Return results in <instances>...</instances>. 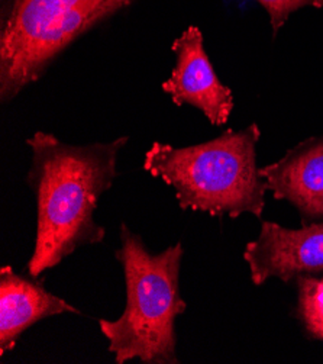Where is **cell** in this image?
<instances>
[{"instance_id": "1", "label": "cell", "mask_w": 323, "mask_h": 364, "mask_svg": "<svg viewBox=\"0 0 323 364\" xmlns=\"http://www.w3.org/2000/svg\"><path fill=\"white\" fill-rule=\"evenodd\" d=\"M128 139L71 145L43 131L26 139L28 185L38 210L37 238L26 264L29 276L38 277L77 248L104 240L106 231L94 221V210L114 185L118 156Z\"/></svg>"}, {"instance_id": "2", "label": "cell", "mask_w": 323, "mask_h": 364, "mask_svg": "<svg viewBox=\"0 0 323 364\" xmlns=\"http://www.w3.org/2000/svg\"><path fill=\"white\" fill-rule=\"evenodd\" d=\"M260 138L258 125L251 124L185 149L157 141L146 153L143 170L174 189L183 210L261 218L268 191L257 166Z\"/></svg>"}, {"instance_id": "3", "label": "cell", "mask_w": 323, "mask_h": 364, "mask_svg": "<svg viewBox=\"0 0 323 364\" xmlns=\"http://www.w3.org/2000/svg\"><path fill=\"white\" fill-rule=\"evenodd\" d=\"M121 248L126 304L121 318L100 319L102 334L118 364L133 358L148 364H175V319L187 304L180 295V269L185 248L178 242L151 254L142 238L121 225Z\"/></svg>"}, {"instance_id": "4", "label": "cell", "mask_w": 323, "mask_h": 364, "mask_svg": "<svg viewBox=\"0 0 323 364\" xmlns=\"http://www.w3.org/2000/svg\"><path fill=\"white\" fill-rule=\"evenodd\" d=\"M133 0H11L0 26V100L38 82L82 35Z\"/></svg>"}, {"instance_id": "5", "label": "cell", "mask_w": 323, "mask_h": 364, "mask_svg": "<svg viewBox=\"0 0 323 364\" xmlns=\"http://www.w3.org/2000/svg\"><path fill=\"white\" fill-rule=\"evenodd\" d=\"M243 260L256 286L273 277L295 283L299 276H322L323 221L303 224L299 230L263 221L260 235L243 250Z\"/></svg>"}, {"instance_id": "6", "label": "cell", "mask_w": 323, "mask_h": 364, "mask_svg": "<svg viewBox=\"0 0 323 364\" xmlns=\"http://www.w3.org/2000/svg\"><path fill=\"white\" fill-rule=\"evenodd\" d=\"M177 61L161 89L175 106L190 105L212 125H225L234 111V95L218 77L204 50L203 35L197 26H189L173 43Z\"/></svg>"}, {"instance_id": "7", "label": "cell", "mask_w": 323, "mask_h": 364, "mask_svg": "<svg viewBox=\"0 0 323 364\" xmlns=\"http://www.w3.org/2000/svg\"><path fill=\"white\" fill-rule=\"evenodd\" d=\"M260 174L274 199L299 212L302 225L323 221V134L299 142Z\"/></svg>"}, {"instance_id": "8", "label": "cell", "mask_w": 323, "mask_h": 364, "mask_svg": "<svg viewBox=\"0 0 323 364\" xmlns=\"http://www.w3.org/2000/svg\"><path fill=\"white\" fill-rule=\"evenodd\" d=\"M62 314L80 311L48 292L32 276L19 274L11 266L0 269V355L13 350L29 326Z\"/></svg>"}, {"instance_id": "9", "label": "cell", "mask_w": 323, "mask_h": 364, "mask_svg": "<svg viewBox=\"0 0 323 364\" xmlns=\"http://www.w3.org/2000/svg\"><path fill=\"white\" fill-rule=\"evenodd\" d=\"M295 284L297 301L293 315L310 340L323 343V274L299 276Z\"/></svg>"}, {"instance_id": "10", "label": "cell", "mask_w": 323, "mask_h": 364, "mask_svg": "<svg viewBox=\"0 0 323 364\" xmlns=\"http://www.w3.org/2000/svg\"><path fill=\"white\" fill-rule=\"evenodd\" d=\"M257 2L267 11L270 16L274 38L296 11L306 6L323 8V0H257Z\"/></svg>"}]
</instances>
